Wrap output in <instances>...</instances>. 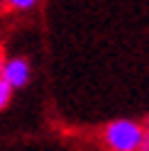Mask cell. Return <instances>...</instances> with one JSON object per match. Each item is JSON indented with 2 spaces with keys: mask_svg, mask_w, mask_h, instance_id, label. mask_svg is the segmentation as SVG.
<instances>
[{
  "mask_svg": "<svg viewBox=\"0 0 149 151\" xmlns=\"http://www.w3.org/2000/svg\"><path fill=\"white\" fill-rule=\"evenodd\" d=\"M12 86H10V83H7L5 78H0V107H7V105H10V98H12Z\"/></svg>",
  "mask_w": 149,
  "mask_h": 151,
  "instance_id": "cell-3",
  "label": "cell"
},
{
  "mask_svg": "<svg viewBox=\"0 0 149 151\" xmlns=\"http://www.w3.org/2000/svg\"><path fill=\"white\" fill-rule=\"evenodd\" d=\"M144 132L147 134H144V141H142V149L139 151H149V117L144 119Z\"/></svg>",
  "mask_w": 149,
  "mask_h": 151,
  "instance_id": "cell-5",
  "label": "cell"
},
{
  "mask_svg": "<svg viewBox=\"0 0 149 151\" xmlns=\"http://www.w3.org/2000/svg\"><path fill=\"white\" fill-rule=\"evenodd\" d=\"M12 10H30V7L37 5V0H5Z\"/></svg>",
  "mask_w": 149,
  "mask_h": 151,
  "instance_id": "cell-4",
  "label": "cell"
},
{
  "mask_svg": "<svg viewBox=\"0 0 149 151\" xmlns=\"http://www.w3.org/2000/svg\"><path fill=\"white\" fill-rule=\"evenodd\" d=\"M30 73H32L30 61H27V59H20V56L7 59V61H3V66H0V78H5L12 88H22V86H27Z\"/></svg>",
  "mask_w": 149,
  "mask_h": 151,
  "instance_id": "cell-2",
  "label": "cell"
},
{
  "mask_svg": "<svg viewBox=\"0 0 149 151\" xmlns=\"http://www.w3.org/2000/svg\"><path fill=\"white\" fill-rule=\"evenodd\" d=\"M144 134V124L135 119H113L103 129V141L110 151H139Z\"/></svg>",
  "mask_w": 149,
  "mask_h": 151,
  "instance_id": "cell-1",
  "label": "cell"
}]
</instances>
